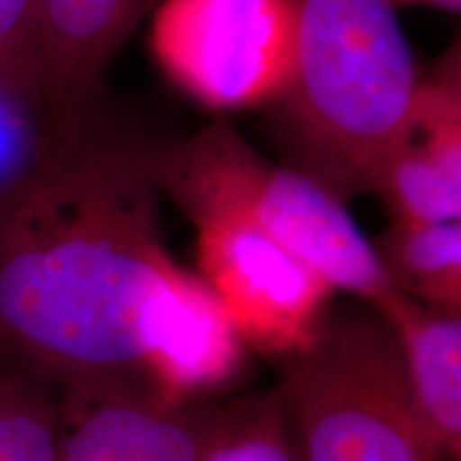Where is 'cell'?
I'll return each instance as SVG.
<instances>
[{"label": "cell", "mask_w": 461, "mask_h": 461, "mask_svg": "<svg viewBox=\"0 0 461 461\" xmlns=\"http://www.w3.org/2000/svg\"><path fill=\"white\" fill-rule=\"evenodd\" d=\"M370 193L393 221H461L459 45L420 75L412 105L378 165Z\"/></svg>", "instance_id": "ba28073f"}, {"label": "cell", "mask_w": 461, "mask_h": 461, "mask_svg": "<svg viewBox=\"0 0 461 461\" xmlns=\"http://www.w3.org/2000/svg\"><path fill=\"white\" fill-rule=\"evenodd\" d=\"M65 122L41 84L0 73V197L34 169Z\"/></svg>", "instance_id": "4fadbf2b"}, {"label": "cell", "mask_w": 461, "mask_h": 461, "mask_svg": "<svg viewBox=\"0 0 461 461\" xmlns=\"http://www.w3.org/2000/svg\"><path fill=\"white\" fill-rule=\"evenodd\" d=\"M0 73L43 86L37 48V0H0Z\"/></svg>", "instance_id": "2e32d148"}, {"label": "cell", "mask_w": 461, "mask_h": 461, "mask_svg": "<svg viewBox=\"0 0 461 461\" xmlns=\"http://www.w3.org/2000/svg\"><path fill=\"white\" fill-rule=\"evenodd\" d=\"M137 346L141 383L173 406L227 387L246 361V346L214 291L173 258L143 299Z\"/></svg>", "instance_id": "52a82bcc"}, {"label": "cell", "mask_w": 461, "mask_h": 461, "mask_svg": "<svg viewBox=\"0 0 461 461\" xmlns=\"http://www.w3.org/2000/svg\"><path fill=\"white\" fill-rule=\"evenodd\" d=\"M149 50L184 95L212 112L278 105L295 68L291 0H160Z\"/></svg>", "instance_id": "5b68a950"}, {"label": "cell", "mask_w": 461, "mask_h": 461, "mask_svg": "<svg viewBox=\"0 0 461 461\" xmlns=\"http://www.w3.org/2000/svg\"><path fill=\"white\" fill-rule=\"evenodd\" d=\"M194 227L199 276L246 348L280 361L303 353L330 314L331 286L250 224L205 221Z\"/></svg>", "instance_id": "8992f818"}, {"label": "cell", "mask_w": 461, "mask_h": 461, "mask_svg": "<svg viewBox=\"0 0 461 461\" xmlns=\"http://www.w3.org/2000/svg\"><path fill=\"white\" fill-rule=\"evenodd\" d=\"M397 7H429L457 15L461 11V0H395Z\"/></svg>", "instance_id": "e0dca14e"}, {"label": "cell", "mask_w": 461, "mask_h": 461, "mask_svg": "<svg viewBox=\"0 0 461 461\" xmlns=\"http://www.w3.org/2000/svg\"><path fill=\"white\" fill-rule=\"evenodd\" d=\"M60 400L48 384L0 366V461H54Z\"/></svg>", "instance_id": "5bb4252c"}, {"label": "cell", "mask_w": 461, "mask_h": 461, "mask_svg": "<svg viewBox=\"0 0 461 461\" xmlns=\"http://www.w3.org/2000/svg\"><path fill=\"white\" fill-rule=\"evenodd\" d=\"M157 0H37V48L50 105L73 120L101 103L103 77Z\"/></svg>", "instance_id": "30bf717a"}, {"label": "cell", "mask_w": 461, "mask_h": 461, "mask_svg": "<svg viewBox=\"0 0 461 461\" xmlns=\"http://www.w3.org/2000/svg\"><path fill=\"white\" fill-rule=\"evenodd\" d=\"M372 244L393 288L461 314V221H393Z\"/></svg>", "instance_id": "7c38bea8"}, {"label": "cell", "mask_w": 461, "mask_h": 461, "mask_svg": "<svg viewBox=\"0 0 461 461\" xmlns=\"http://www.w3.org/2000/svg\"><path fill=\"white\" fill-rule=\"evenodd\" d=\"M295 68L278 105L293 167L348 201L370 193L420 73L395 0H291Z\"/></svg>", "instance_id": "7a4b0ae2"}, {"label": "cell", "mask_w": 461, "mask_h": 461, "mask_svg": "<svg viewBox=\"0 0 461 461\" xmlns=\"http://www.w3.org/2000/svg\"><path fill=\"white\" fill-rule=\"evenodd\" d=\"M201 461H303L278 389L224 406Z\"/></svg>", "instance_id": "9a60e30c"}, {"label": "cell", "mask_w": 461, "mask_h": 461, "mask_svg": "<svg viewBox=\"0 0 461 461\" xmlns=\"http://www.w3.org/2000/svg\"><path fill=\"white\" fill-rule=\"evenodd\" d=\"M370 308L393 333L411 397L438 455L461 461V314L397 288Z\"/></svg>", "instance_id": "8fae6325"}, {"label": "cell", "mask_w": 461, "mask_h": 461, "mask_svg": "<svg viewBox=\"0 0 461 461\" xmlns=\"http://www.w3.org/2000/svg\"><path fill=\"white\" fill-rule=\"evenodd\" d=\"M278 393L303 461H440L408 389L395 338L372 308L327 314L282 361Z\"/></svg>", "instance_id": "277c9868"}, {"label": "cell", "mask_w": 461, "mask_h": 461, "mask_svg": "<svg viewBox=\"0 0 461 461\" xmlns=\"http://www.w3.org/2000/svg\"><path fill=\"white\" fill-rule=\"evenodd\" d=\"M60 408L54 461H201L224 411L165 403L141 383L62 395Z\"/></svg>", "instance_id": "9c48e42d"}, {"label": "cell", "mask_w": 461, "mask_h": 461, "mask_svg": "<svg viewBox=\"0 0 461 461\" xmlns=\"http://www.w3.org/2000/svg\"><path fill=\"white\" fill-rule=\"evenodd\" d=\"M152 167L160 193L194 224H250L308 265L333 293L370 305L393 291L346 201L295 167L267 160L222 120L152 146Z\"/></svg>", "instance_id": "3957f363"}, {"label": "cell", "mask_w": 461, "mask_h": 461, "mask_svg": "<svg viewBox=\"0 0 461 461\" xmlns=\"http://www.w3.org/2000/svg\"><path fill=\"white\" fill-rule=\"evenodd\" d=\"M160 197L152 146L99 105L62 124L0 197V366L62 395L141 383L137 321L171 261Z\"/></svg>", "instance_id": "6da1fadb"}]
</instances>
